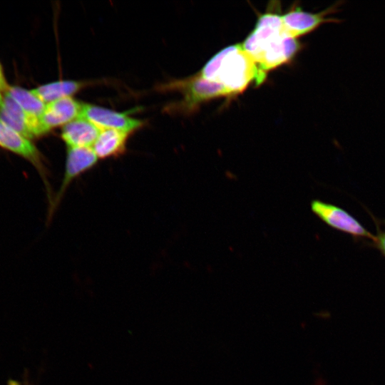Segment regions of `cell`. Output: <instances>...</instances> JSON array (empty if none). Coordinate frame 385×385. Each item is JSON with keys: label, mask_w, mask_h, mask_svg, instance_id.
<instances>
[{"label": "cell", "mask_w": 385, "mask_h": 385, "mask_svg": "<svg viewBox=\"0 0 385 385\" xmlns=\"http://www.w3.org/2000/svg\"><path fill=\"white\" fill-rule=\"evenodd\" d=\"M281 13L280 2L270 1L241 44L265 74L289 61L302 47L297 38L286 30Z\"/></svg>", "instance_id": "6da1fadb"}, {"label": "cell", "mask_w": 385, "mask_h": 385, "mask_svg": "<svg viewBox=\"0 0 385 385\" xmlns=\"http://www.w3.org/2000/svg\"><path fill=\"white\" fill-rule=\"evenodd\" d=\"M200 74L221 84L230 96L242 92L252 81L256 86L261 84L267 76L241 44L218 51L205 64Z\"/></svg>", "instance_id": "7a4b0ae2"}, {"label": "cell", "mask_w": 385, "mask_h": 385, "mask_svg": "<svg viewBox=\"0 0 385 385\" xmlns=\"http://www.w3.org/2000/svg\"><path fill=\"white\" fill-rule=\"evenodd\" d=\"M163 87L182 93L183 99L172 109L175 108L185 113H191L201 103L211 99L230 96L221 84L204 78L200 73L183 80L172 81Z\"/></svg>", "instance_id": "3957f363"}, {"label": "cell", "mask_w": 385, "mask_h": 385, "mask_svg": "<svg viewBox=\"0 0 385 385\" xmlns=\"http://www.w3.org/2000/svg\"><path fill=\"white\" fill-rule=\"evenodd\" d=\"M0 146L25 158L35 167L43 182L50 205L53 195L48 181V170L43 156L35 145L31 140L24 137L0 120Z\"/></svg>", "instance_id": "277c9868"}, {"label": "cell", "mask_w": 385, "mask_h": 385, "mask_svg": "<svg viewBox=\"0 0 385 385\" xmlns=\"http://www.w3.org/2000/svg\"><path fill=\"white\" fill-rule=\"evenodd\" d=\"M98 160V158L92 148L67 147L64 174L59 189L49 205L48 220L52 217L71 183L93 168Z\"/></svg>", "instance_id": "5b68a950"}, {"label": "cell", "mask_w": 385, "mask_h": 385, "mask_svg": "<svg viewBox=\"0 0 385 385\" xmlns=\"http://www.w3.org/2000/svg\"><path fill=\"white\" fill-rule=\"evenodd\" d=\"M342 3L337 1L318 13L306 11L295 6L282 14V19L289 34L297 38L313 31L323 24L340 22V19L329 16L338 12Z\"/></svg>", "instance_id": "8992f818"}, {"label": "cell", "mask_w": 385, "mask_h": 385, "mask_svg": "<svg viewBox=\"0 0 385 385\" xmlns=\"http://www.w3.org/2000/svg\"><path fill=\"white\" fill-rule=\"evenodd\" d=\"M312 211L329 227L355 237L367 238L372 242L376 235L367 230L344 209L318 200L311 202Z\"/></svg>", "instance_id": "52a82bcc"}, {"label": "cell", "mask_w": 385, "mask_h": 385, "mask_svg": "<svg viewBox=\"0 0 385 385\" xmlns=\"http://www.w3.org/2000/svg\"><path fill=\"white\" fill-rule=\"evenodd\" d=\"M81 116L100 129H114L130 133L144 124L143 120L133 118L126 113L87 103H83Z\"/></svg>", "instance_id": "ba28073f"}, {"label": "cell", "mask_w": 385, "mask_h": 385, "mask_svg": "<svg viewBox=\"0 0 385 385\" xmlns=\"http://www.w3.org/2000/svg\"><path fill=\"white\" fill-rule=\"evenodd\" d=\"M83 103L72 97L48 103L40 118V129L43 135L51 129L65 125L81 116Z\"/></svg>", "instance_id": "9c48e42d"}, {"label": "cell", "mask_w": 385, "mask_h": 385, "mask_svg": "<svg viewBox=\"0 0 385 385\" xmlns=\"http://www.w3.org/2000/svg\"><path fill=\"white\" fill-rule=\"evenodd\" d=\"M7 93L21 106L27 115L34 137L42 135L40 118L45 110L46 103L32 91L19 86H9Z\"/></svg>", "instance_id": "30bf717a"}, {"label": "cell", "mask_w": 385, "mask_h": 385, "mask_svg": "<svg viewBox=\"0 0 385 385\" xmlns=\"http://www.w3.org/2000/svg\"><path fill=\"white\" fill-rule=\"evenodd\" d=\"M100 130L93 123L79 116L63 126L61 138L67 147L92 148Z\"/></svg>", "instance_id": "8fae6325"}, {"label": "cell", "mask_w": 385, "mask_h": 385, "mask_svg": "<svg viewBox=\"0 0 385 385\" xmlns=\"http://www.w3.org/2000/svg\"><path fill=\"white\" fill-rule=\"evenodd\" d=\"M129 135L119 130L101 129L92 148L100 159L118 157L125 151Z\"/></svg>", "instance_id": "7c38bea8"}, {"label": "cell", "mask_w": 385, "mask_h": 385, "mask_svg": "<svg viewBox=\"0 0 385 385\" xmlns=\"http://www.w3.org/2000/svg\"><path fill=\"white\" fill-rule=\"evenodd\" d=\"M0 120L24 137L29 140L34 138L27 115L6 92L0 105Z\"/></svg>", "instance_id": "4fadbf2b"}, {"label": "cell", "mask_w": 385, "mask_h": 385, "mask_svg": "<svg viewBox=\"0 0 385 385\" xmlns=\"http://www.w3.org/2000/svg\"><path fill=\"white\" fill-rule=\"evenodd\" d=\"M88 84L87 81L60 80L41 85L31 91L47 104L58 99L71 97Z\"/></svg>", "instance_id": "5bb4252c"}, {"label": "cell", "mask_w": 385, "mask_h": 385, "mask_svg": "<svg viewBox=\"0 0 385 385\" xmlns=\"http://www.w3.org/2000/svg\"><path fill=\"white\" fill-rule=\"evenodd\" d=\"M372 244L385 257V231L377 229V235Z\"/></svg>", "instance_id": "9a60e30c"}, {"label": "cell", "mask_w": 385, "mask_h": 385, "mask_svg": "<svg viewBox=\"0 0 385 385\" xmlns=\"http://www.w3.org/2000/svg\"><path fill=\"white\" fill-rule=\"evenodd\" d=\"M9 86L7 85L6 79L4 76L2 68L0 65V105L3 100L1 92H6Z\"/></svg>", "instance_id": "2e32d148"}, {"label": "cell", "mask_w": 385, "mask_h": 385, "mask_svg": "<svg viewBox=\"0 0 385 385\" xmlns=\"http://www.w3.org/2000/svg\"><path fill=\"white\" fill-rule=\"evenodd\" d=\"M6 385H22L21 382L19 381L14 379H9L7 381Z\"/></svg>", "instance_id": "e0dca14e"}, {"label": "cell", "mask_w": 385, "mask_h": 385, "mask_svg": "<svg viewBox=\"0 0 385 385\" xmlns=\"http://www.w3.org/2000/svg\"><path fill=\"white\" fill-rule=\"evenodd\" d=\"M24 385H33L29 380L28 379V375H27V372L25 371L24 372Z\"/></svg>", "instance_id": "ac0fdd59"}]
</instances>
